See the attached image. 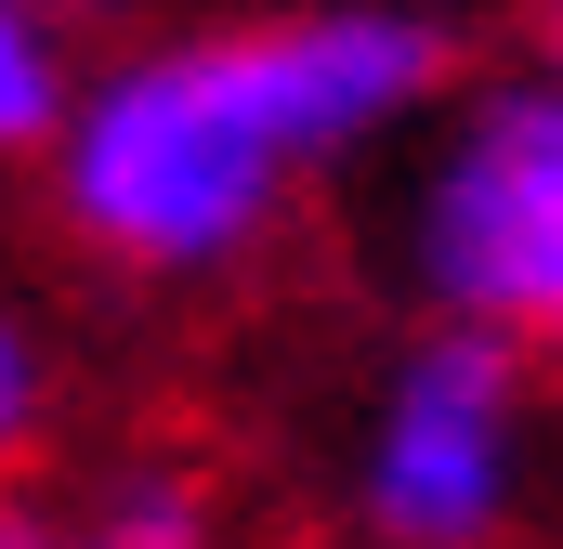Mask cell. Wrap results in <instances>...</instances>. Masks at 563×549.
<instances>
[{"label":"cell","mask_w":563,"mask_h":549,"mask_svg":"<svg viewBox=\"0 0 563 549\" xmlns=\"http://www.w3.org/2000/svg\"><path fill=\"white\" fill-rule=\"evenodd\" d=\"M445 92H459V40L420 0L223 13V26L106 53L26 183L106 288L210 301L276 262L288 223L341 170L420 144Z\"/></svg>","instance_id":"obj_1"},{"label":"cell","mask_w":563,"mask_h":549,"mask_svg":"<svg viewBox=\"0 0 563 549\" xmlns=\"http://www.w3.org/2000/svg\"><path fill=\"white\" fill-rule=\"evenodd\" d=\"M551 354L485 327V314H445L407 301V327L367 354L354 406H341V537L354 549H511L538 524V484H551Z\"/></svg>","instance_id":"obj_2"},{"label":"cell","mask_w":563,"mask_h":549,"mask_svg":"<svg viewBox=\"0 0 563 549\" xmlns=\"http://www.w3.org/2000/svg\"><path fill=\"white\" fill-rule=\"evenodd\" d=\"M394 274H407V301L485 314V327L563 354V66L551 53L459 79L420 119Z\"/></svg>","instance_id":"obj_3"},{"label":"cell","mask_w":563,"mask_h":549,"mask_svg":"<svg viewBox=\"0 0 563 549\" xmlns=\"http://www.w3.org/2000/svg\"><path fill=\"white\" fill-rule=\"evenodd\" d=\"M66 549H236V511H223V484L197 471V458H92L79 471V497H66Z\"/></svg>","instance_id":"obj_4"},{"label":"cell","mask_w":563,"mask_h":549,"mask_svg":"<svg viewBox=\"0 0 563 549\" xmlns=\"http://www.w3.org/2000/svg\"><path fill=\"white\" fill-rule=\"evenodd\" d=\"M79 79H92L79 0H0V170H40L53 157Z\"/></svg>","instance_id":"obj_5"},{"label":"cell","mask_w":563,"mask_h":549,"mask_svg":"<svg viewBox=\"0 0 563 549\" xmlns=\"http://www.w3.org/2000/svg\"><path fill=\"white\" fill-rule=\"evenodd\" d=\"M53 418H66V354H53V327L0 288V484H40Z\"/></svg>","instance_id":"obj_6"},{"label":"cell","mask_w":563,"mask_h":549,"mask_svg":"<svg viewBox=\"0 0 563 549\" xmlns=\"http://www.w3.org/2000/svg\"><path fill=\"white\" fill-rule=\"evenodd\" d=\"M0 549H66V497H40V484H0Z\"/></svg>","instance_id":"obj_7"},{"label":"cell","mask_w":563,"mask_h":549,"mask_svg":"<svg viewBox=\"0 0 563 549\" xmlns=\"http://www.w3.org/2000/svg\"><path fill=\"white\" fill-rule=\"evenodd\" d=\"M538 53H551V66H563V0H538Z\"/></svg>","instance_id":"obj_8"}]
</instances>
